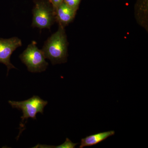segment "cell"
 I'll return each mask as SVG.
<instances>
[{"instance_id":"obj_8","label":"cell","mask_w":148,"mask_h":148,"mask_svg":"<svg viewBox=\"0 0 148 148\" xmlns=\"http://www.w3.org/2000/svg\"><path fill=\"white\" fill-rule=\"evenodd\" d=\"M114 134L115 131L111 130L86 136V138L82 139L79 148H83L86 147L95 145Z\"/></svg>"},{"instance_id":"obj_9","label":"cell","mask_w":148,"mask_h":148,"mask_svg":"<svg viewBox=\"0 0 148 148\" xmlns=\"http://www.w3.org/2000/svg\"><path fill=\"white\" fill-rule=\"evenodd\" d=\"M78 145V143H72L69 138L66 139L65 143H63L60 145L57 146L47 145H37L34 148H74L75 147V146Z\"/></svg>"},{"instance_id":"obj_1","label":"cell","mask_w":148,"mask_h":148,"mask_svg":"<svg viewBox=\"0 0 148 148\" xmlns=\"http://www.w3.org/2000/svg\"><path fill=\"white\" fill-rule=\"evenodd\" d=\"M68 45L65 28L58 25V30L48 38L42 50L53 65L64 64L67 61Z\"/></svg>"},{"instance_id":"obj_10","label":"cell","mask_w":148,"mask_h":148,"mask_svg":"<svg viewBox=\"0 0 148 148\" xmlns=\"http://www.w3.org/2000/svg\"><path fill=\"white\" fill-rule=\"evenodd\" d=\"M82 0H64V2L71 8L77 11Z\"/></svg>"},{"instance_id":"obj_5","label":"cell","mask_w":148,"mask_h":148,"mask_svg":"<svg viewBox=\"0 0 148 148\" xmlns=\"http://www.w3.org/2000/svg\"><path fill=\"white\" fill-rule=\"evenodd\" d=\"M21 45V40L17 37L9 39L0 38V63L7 67V75L10 69H16L11 63V56L16 48Z\"/></svg>"},{"instance_id":"obj_2","label":"cell","mask_w":148,"mask_h":148,"mask_svg":"<svg viewBox=\"0 0 148 148\" xmlns=\"http://www.w3.org/2000/svg\"><path fill=\"white\" fill-rule=\"evenodd\" d=\"M32 26L40 29H50L56 21L55 12L49 0H35Z\"/></svg>"},{"instance_id":"obj_6","label":"cell","mask_w":148,"mask_h":148,"mask_svg":"<svg viewBox=\"0 0 148 148\" xmlns=\"http://www.w3.org/2000/svg\"><path fill=\"white\" fill-rule=\"evenodd\" d=\"M77 11L69 7L65 3H62L54 10L56 21L58 25L65 28L73 21Z\"/></svg>"},{"instance_id":"obj_3","label":"cell","mask_w":148,"mask_h":148,"mask_svg":"<svg viewBox=\"0 0 148 148\" xmlns=\"http://www.w3.org/2000/svg\"><path fill=\"white\" fill-rule=\"evenodd\" d=\"M36 45V42H32L19 56L21 61L27 66L28 71L32 73L44 71L48 66L42 50L39 49Z\"/></svg>"},{"instance_id":"obj_7","label":"cell","mask_w":148,"mask_h":148,"mask_svg":"<svg viewBox=\"0 0 148 148\" xmlns=\"http://www.w3.org/2000/svg\"><path fill=\"white\" fill-rule=\"evenodd\" d=\"M134 16L138 25L148 32V0H136Z\"/></svg>"},{"instance_id":"obj_11","label":"cell","mask_w":148,"mask_h":148,"mask_svg":"<svg viewBox=\"0 0 148 148\" xmlns=\"http://www.w3.org/2000/svg\"><path fill=\"white\" fill-rule=\"evenodd\" d=\"M51 4L52 5L53 10H55L56 8L60 5L62 3L64 2V0H49Z\"/></svg>"},{"instance_id":"obj_4","label":"cell","mask_w":148,"mask_h":148,"mask_svg":"<svg viewBox=\"0 0 148 148\" xmlns=\"http://www.w3.org/2000/svg\"><path fill=\"white\" fill-rule=\"evenodd\" d=\"M8 103L13 108L21 110L23 116L20 125L22 124L25 120L29 118L36 119V114L38 113L43 114L45 107L47 105L48 102L42 100L39 96L34 95L32 98L26 101H9Z\"/></svg>"}]
</instances>
